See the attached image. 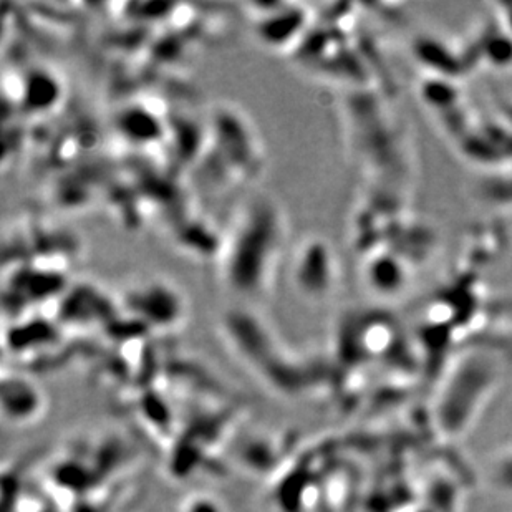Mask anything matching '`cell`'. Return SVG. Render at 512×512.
I'll return each mask as SVG.
<instances>
[{"instance_id": "6da1fadb", "label": "cell", "mask_w": 512, "mask_h": 512, "mask_svg": "<svg viewBox=\"0 0 512 512\" xmlns=\"http://www.w3.org/2000/svg\"><path fill=\"white\" fill-rule=\"evenodd\" d=\"M491 474L498 488L504 489L503 493L512 494V450H506L496 458Z\"/></svg>"}]
</instances>
